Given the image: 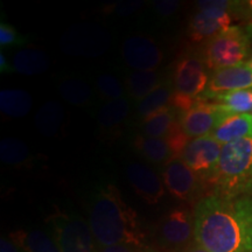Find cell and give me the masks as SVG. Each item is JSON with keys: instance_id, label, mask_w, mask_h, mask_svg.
<instances>
[{"instance_id": "cell-1", "label": "cell", "mask_w": 252, "mask_h": 252, "mask_svg": "<svg viewBox=\"0 0 252 252\" xmlns=\"http://www.w3.org/2000/svg\"><path fill=\"white\" fill-rule=\"evenodd\" d=\"M195 241L208 252H252V195L212 193L194 208Z\"/></svg>"}, {"instance_id": "cell-2", "label": "cell", "mask_w": 252, "mask_h": 252, "mask_svg": "<svg viewBox=\"0 0 252 252\" xmlns=\"http://www.w3.org/2000/svg\"><path fill=\"white\" fill-rule=\"evenodd\" d=\"M88 223L99 249L113 245L147 247V234L139 216L124 202L113 185L99 188L91 198Z\"/></svg>"}, {"instance_id": "cell-3", "label": "cell", "mask_w": 252, "mask_h": 252, "mask_svg": "<svg viewBox=\"0 0 252 252\" xmlns=\"http://www.w3.org/2000/svg\"><path fill=\"white\" fill-rule=\"evenodd\" d=\"M252 181V137L223 145L219 165L209 186L213 193L229 196L248 194Z\"/></svg>"}, {"instance_id": "cell-4", "label": "cell", "mask_w": 252, "mask_h": 252, "mask_svg": "<svg viewBox=\"0 0 252 252\" xmlns=\"http://www.w3.org/2000/svg\"><path fill=\"white\" fill-rule=\"evenodd\" d=\"M252 47V24L234 25L207 41L203 61L215 71L243 64Z\"/></svg>"}, {"instance_id": "cell-5", "label": "cell", "mask_w": 252, "mask_h": 252, "mask_svg": "<svg viewBox=\"0 0 252 252\" xmlns=\"http://www.w3.org/2000/svg\"><path fill=\"white\" fill-rule=\"evenodd\" d=\"M203 59L185 54L178 59L173 70V96L171 106L181 115L201 99L209 83V75Z\"/></svg>"}, {"instance_id": "cell-6", "label": "cell", "mask_w": 252, "mask_h": 252, "mask_svg": "<svg viewBox=\"0 0 252 252\" xmlns=\"http://www.w3.org/2000/svg\"><path fill=\"white\" fill-rule=\"evenodd\" d=\"M160 252H179L195 241L194 212L187 206L173 208L158 220L153 231Z\"/></svg>"}, {"instance_id": "cell-7", "label": "cell", "mask_w": 252, "mask_h": 252, "mask_svg": "<svg viewBox=\"0 0 252 252\" xmlns=\"http://www.w3.org/2000/svg\"><path fill=\"white\" fill-rule=\"evenodd\" d=\"M47 223L61 252H97L89 223L77 214L56 212Z\"/></svg>"}, {"instance_id": "cell-8", "label": "cell", "mask_w": 252, "mask_h": 252, "mask_svg": "<svg viewBox=\"0 0 252 252\" xmlns=\"http://www.w3.org/2000/svg\"><path fill=\"white\" fill-rule=\"evenodd\" d=\"M238 2L223 0L198 1V11L188 25V36L195 42L209 41L231 26V11Z\"/></svg>"}, {"instance_id": "cell-9", "label": "cell", "mask_w": 252, "mask_h": 252, "mask_svg": "<svg viewBox=\"0 0 252 252\" xmlns=\"http://www.w3.org/2000/svg\"><path fill=\"white\" fill-rule=\"evenodd\" d=\"M223 145L212 135L194 138L189 141L180 160L196 174L204 185H209L215 175Z\"/></svg>"}, {"instance_id": "cell-10", "label": "cell", "mask_w": 252, "mask_h": 252, "mask_svg": "<svg viewBox=\"0 0 252 252\" xmlns=\"http://www.w3.org/2000/svg\"><path fill=\"white\" fill-rule=\"evenodd\" d=\"M109 45L108 33L91 24L71 27L60 42L64 53L76 56H98L109 48Z\"/></svg>"}, {"instance_id": "cell-11", "label": "cell", "mask_w": 252, "mask_h": 252, "mask_svg": "<svg viewBox=\"0 0 252 252\" xmlns=\"http://www.w3.org/2000/svg\"><path fill=\"white\" fill-rule=\"evenodd\" d=\"M230 115L220 104L200 99L188 111L179 115V123L190 139L212 135L217 125Z\"/></svg>"}, {"instance_id": "cell-12", "label": "cell", "mask_w": 252, "mask_h": 252, "mask_svg": "<svg viewBox=\"0 0 252 252\" xmlns=\"http://www.w3.org/2000/svg\"><path fill=\"white\" fill-rule=\"evenodd\" d=\"M163 185L172 196L187 203H193L200 197L203 182L180 159L173 160L162 173Z\"/></svg>"}, {"instance_id": "cell-13", "label": "cell", "mask_w": 252, "mask_h": 252, "mask_svg": "<svg viewBox=\"0 0 252 252\" xmlns=\"http://www.w3.org/2000/svg\"><path fill=\"white\" fill-rule=\"evenodd\" d=\"M122 55L124 62L135 71L156 70L161 64V49L152 39L144 35H133L123 43Z\"/></svg>"}, {"instance_id": "cell-14", "label": "cell", "mask_w": 252, "mask_h": 252, "mask_svg": "<svg viewBox=\"0 0 252 252\" xmlns=\"http://www.w3.org/2000/svg\"><path fill=\"white\" fill-rule=\"evenodd\" d=\"M243 89H252V70L248 63L213 71L201 99L212 100L219 94Z\"/></svg>"}, {"instance_id": "cell-15", "label": "cell", "mask_w": 252, "mask_h": 252, "mask_svg": "<svg viewBox=\"0 0 252 252\" xmlns=\"http://www.w3.org/2000/svg\"><path fill=\"white\" fill-rule=\"evenodd\" d=\"M126 176L135 194L147 204H158L165 196V185L150 167L132 162L126 168Z\"/></svg>"}, {"instance_id": "cell-16", "label": "cell", "mask_w": 252, "mask_h": 252, "mask_svg": "<svg viewBox=\"0 0 252 252\" xmlns=\"http://www.w3.org/2000/svg\"><path fill=\"white\" fill-rule=\"evenodd\" d=\"M212 137L220 145L252 137V113H230L217 125Z\"/></svg>"}, {"instance_id": "cell-17", "label": "cell", "mask_w": 252, "mask_h": 252, "mask_svg": "<svg viewBox=\"0 0 252 252\" xmlns=\"http://www.w3.org/2000/svg\"><path fill=\"white\" fill-rule=\"evenodd\" d=\"M8 237L25 252H61L52 234L45 230H17Z\"/></svg>"}, {"instance_id": "cell-18", "label": "cell", "mask_w": 252, "mask_h": 252, "mask_svg": "<svg viewBox=\"0 0 252 252\" xmlns=\"http://www.w3.org/2000/svg\"><path fill=\"white\" fill-rule=\"evenodd\" d=\"M130 102L123 98L109 100L104 104L98 112V125L100 130L106 134L115 133L117 134L119 128L123 127L126 119L130 115Z\"/></svg>"}, {"instance_id": "cell-19", "label": "cell", "mask_w": 252, "mask_h": 252, "mask_svg": "<svg viewBox=\"0 0 252 252\" xmlns=\"http://www.w3.org/2000/svg\"><path fill=\"white\" fill-rule=\"evenodd\" d=\"M135 150L154 165H168L175 160L173 152L165 139L151 138L144 134L135 137L133 141Z\"/></svg>"}, {"instance_id": "cell-20", "label": "cell", "mask_w": 252, "mask_h": 252, "mask_svg": "<svg viewBox=\"0 0 252 252\" xmlns=\"http://www.w3.org/2000/svg\"><path fill=\"white\" fill-rule=\"evenodd\" d=\"M13 70L21 75L33 76L48 70L50 60L45 52L35 48H26L19 50L13 56Z\"/></svg>"}, {"instance_id": "cell-21", "label": "cell", "mask_w": 252, "mask_h": 252, "mask_svg": "<svg viewBox=\"0 0 252 252\" xmlns=\"http://www.w3.org/2000/svg\"><path fill=\"white\" fill-rule=\"evenodd\" d=\"M178 119V112L172 106H166L143 118L141 130L146 137L165 139Z\"/></svg>"}, {"instance_id": "cell-22", "label": "cell", "mask_w": 252, "mask_h": 252, "mask_svg": "<svg viewBox=\"0 0 252 252\" xmlns=\"http://www.w3.org/2000/svg\"><path fill=\"white\" fill-rule=\"evenodd\" d=\"M64 119L62 106L55 100H49L41 106L34 118L36 130L45 137H54L58 134Z\"/></svg>"}, {"instance_id": "cell-23", "label": "cell", "mask_w": 252, "mask_h": 252, "mask_svg": "<svg viewBox=\"0 0 252 252\" xmlns=\"http://www.w3.org/2000/svg\"><path fill=\"white\" fill-rule=\"evenodd\" d=\"M33 99L27 91L6 89L0 91V111L11 118H21L30 113Z\"/></svg>"}, {"instance_id": "cell-24", "label": "cell", "mask_w": 252, "mask_h": 252, "mask_svg": "<svg viewBox=\"0 0 252 252\" xmlns=\"http://www.w3.org/2000/svg\"><path fill=\"white\" fill-rule=\"evenodd\" d=\"M162 84L159 72L156 70L133 71L126 80L128 94L135 100H143Z\"/></svg>"}, {"instance_id": "cell-25", "label": "cell", "mask_w": 252, "mask_h": 252, "mask_svg": "<svg viewBox=\"0 0 252 252\" xmlns=\"http://www.w3.org/2000/svg\"><path fill=\"white\" fill-rule=\"evenodd\" d=\"M0 159L5 165L20 167L31 160V153L24 141L13 137L0 141Z\"/></svg>"}, {"instance_id": "cell-26", "label": "cell", "mask_w": 252, "mask_h": 252, "mask_svg": "<svg viewBox=\"0 0 252 252\" xmlns=\"http://www.w3.org/2000/svg\"><path fill=\"white\" fill-rule=\"evenodd\" d=\"M59 93L65 102L76 106L87 105L93 98V91L84 81L77 78L63 80L59 86Z\"/></svg>"}, {"instance_id": "cell-27", "label": "cell", "mask_w": 252, "mask_h": 252, "mask_svg": "<svg viewBox=\"0 0 252 252\" xmlns=\"http://www.w3.org/2000/svg\"><path fill=\"white\" fill-rule=\"evenodd\" d=\"M210 102H216L229 113H252V89L230 91L219 94Z\"/></svg>"}, {"instance_id": "cell-28", "label": "cell", "mask_w": 252, "mask_h": 252, "mask_svg": "<svg viewBox=\"0 0 252 252\" xmlns=\"http://www.w3.org/2000/svg\"><path fill=\"white\" fill-rule=\"evenodd\" d=\"M173 96V86L171 83H162L158 89L143 99L138 106V111L141 117L145 118L158 110L171 106Z\"/></svg>"}, {"instance_id": "cell-29", "label": "cell", "mask_w": 252, "mask_h": 252, "mask_svg": "<svg viewBox=\"0 0 252 252\" xmlns=\"http://www.w3.org/2000/svg\"><path fill=\"white\" fill-rule=\"evenodd\" d=\"M96 86L98 93L104 98L111 100L123 98L124 88H123L121 82L112 75H100L96 80Z\"/></svg>"}, {"instance_id": "cell-30", "label": "cell", "mask_w": 252, "mask_h": 252, "mask_svg": "<svg viewBox=\"0 0 252 252\" xmlns=\"http://www.w3.org/2000/svg\"><path fill=\"white\" fill-rule=\"evenodd\" d=\"M165 140L167 141V144L169 145V147H171L173 156H174L175 159H180L182 152H184L186 146H187L188 143L191 139L185 133L184 128L181 127L178 119V122H176L174 126L172 127V130L169 131L168 134H167Z\"/></svg>"}, {"instance_id": "cell-31", "label": "cell", "mask_w": 252, "mask_h": 252, "mask_svg": "<svg viewBox=\"0 0 252 252\" xmlns=\"http://www.w3.org/2000/svg\"><path fill=\"white\" fill-rule=\"evenodd\" d=\"M27 43V37L21 35L11 25L1 23L0 25V45L1 47L24 46Z\"/></svg>"}, {"instance_id": "cell-32", "label": "cell", "mask_w": 252, "mask_h": 252, "mask_svg": "<svg viewBox=\"0 0 252 252\" xmlns=\"http://www.w3.org/2000/svg\"><path fill=\"white\" fill-rule=\"evenodd\" d=\"M144 5V1H119L117 4L109 6L106 11L109 13H113L117 15H130L134 12H137L141 6Z\"/></svg>"}, {"instance_id": "cell-33", "label": "cell", "mask_w": 252, "mask_h": 252, "mask_svg": "<svg viewBox=\"0 0 252 252\" xmlns=\"http://www.w3.org/2000/svg\"><path fill=\"white\" fill-rule=\"evenodd\" d=\"M180 4L181 2L178 0H160V1L154 2V8L162 17H169L178 11Z\"/></svg>"}, {"instance_id": "cell-34", "label": "cell", "mask_w": 252, "mask_h": 252, "mask_svg": "<svg viewBox=\"0 0 252 252\" xmlns=\"http://www.w3.org/2000/svg\"><path fill=\"white\" fill-rule=\"evenodd\" d=\"M97 252H157V249L139 248L133 245H113V247L100 248Z\"/></svg>"}, {"instance_id": "cell-35", "label": "cell", "mask_w": 252, "mask_h": 252, "mask_svg": "<svg viewBox=\"0 0 252 252\" xmlns=\"http://www.w3.org/2000/svg\"><path fill=\"white\" fill-rule=\"evenodd\" d=\"M0 252H25L23 249L15 244L9 237H1L0 239Z\"/></svg>"}, {"instance_id": "cell-36", "label": "cell", "mask_w": 252, "mask_h": 252, "mask_svg": "<svg viewBox=\"0 0 252 252\" xmlns=\"http://www.w3.org/2000/svg\"><path fill=\"white\" fill-rule=\"evenodd\" d=\"M0 71H1L2 74H4V72L7 74V72L14 71L13 67H11V64L8 63L7 59H6V56L4 55V53H1V54H0Z\"/></svg>"}, {"instance_id": "cell-37", "label": "cell", "mask_w": 252, "mask_h": 252, "mask_svg": "<svg viewBox=\"0 0 252 252\" xmlns=\"http://www.w3.org/2000/svg\"><path fill=\"white\" fill-rule=\"evenodd\" d=\"M179 252H208V251L204 248L201 247V245L198 244L196 241H194L190 245H188L187 248L182 249V250Z\"/></svg>"}, {"instance_id": "cell-38", "label": "cell", "mask_w": 252, "mask_h": 252, "mask_svg": "<svg viewBox=\"0 0 252 252\" xmlns=\"http://www.w3.org/2000/svg\"><path fill=\"white\" fill-rule=\"evenodd\" d=\"M248 195H252V181L250 186H249V189H248Z\"/></svg>"}, {"instance_id": "cell-39", "label": "cell", "mask_w": 252, "mask_h": 252, "mask_svg": "<svg viewBox=\"0 0 252 252\" xmlns=\"http://www.w3.org/2000/svg\"><path fill=\"white\" fill-rule=\"evenodd\" d=\"M247 63H248L249 68H250V69H251V70H252V59H250V61H249V62H247Z\"/></svg>"}, {"instance_id": "cell-40", "label": "cell", "mask_w": 252, "mask_h": 252, "mask_svg": "<svg viewBox=\"0 0 252 252\" xmlns=\"http://www.w3.org/2000/svg\"><path fill=\"white\" fill-rule=\"evenodd\" d=\"M248 5H249V7H251V8H252V1H249V2H248Z\"/></svg>"}, {"instance_id": "cell-41", "label": "cell", "mask_w": 252, "mask_h": 252, "mask_svg": "<svg viewBox=\"0 0 252 252\" xmlns=\"http://www.w3.org/2000/svg\"><path fill=\"white\" fill-rule=\"evenodd\" d=\"M157 252H160V251H158V250H157Z\"/></svg>"}]
</instances>
